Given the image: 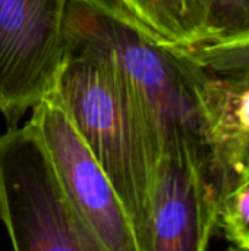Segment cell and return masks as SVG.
Returning <instances> with one entry per match:
<instances>
[{"instance_id": "6da1fadb", "label": "cell", "mask_w": 249, "mask_h": 251, "mask_svg": "<svg viewBox=\"0 0 249 251\" xmlns=\"http://www.w3.org/2000/svg\"><path fill=\"white\" fill-rule=\"evenodd\" d=\"M50 91L113 184L138 251H150V203L161 146L135 84L110 53L68 41Z\"/></svg>"}, {"instance_id": "7a4b0ae2", "label": "cell", "mask_w": 249, "mask_h": 251, "mask_svg": "<svg viewBox=\"0 0 249 251\" xmlns=\"http://www.w3.org/2000/svg\"><path fill=\"white\" fill-rule=\"evenodd\" d=\"M0 219L18 251H103L31 121L0 135Z\"/></svg>"}, {"instance_id": "3957f363", "label": "cell", "mask_w": 249, "mask_h": 251, "mask_svg": "<svg viewBox=\"0 0 249 251\" xmlns=\"http://www.w3.org/2000/svg\"><path fill=\"white\" fill-rule=\"evenodd\" d=\"M69 0H0V113L9 126L54 85Z\"/></svg>"}, {"instance_id": "277c9868", "label": "cell", "mask_w": 249, "mask_h": 251, "mask_svg": "<svg viewBox=\"0 0 249 251\" xmlns=\"http://www.w3.org/2000/svg\"><path fill=\"white\" fill-rule=\"evenodd\" d=\"M29 121L38 128L73 209L103 251H138L122 200L59 96L47 93L31 109Z\"/></svg>"}, {"instance_id": "5b68a950", "label": "cell", "mask_w": 249, "mask_h": 251, "mask_svg": "<svg viewBox=\"0 0 249 251\" xmlns=\"http://www.w3.org/2000/svg\"><path fill=\"white\" fill-rule=\"evenodd\" d=\"M216 178L186 153L163 154L150 203V251L207 250L217 234Z\"/></svg>"}, {"instance_id": "8992f818", "label": "cell", "mask_w": 249, "mask_h": 251, "mask_svg": "<svg viewBox=\"0 0 249 251\" xmlns=\"http://www.w3.org/2000/svg\"><path fill=\"white\" fill-rule=\"evenodd\" d=\"M160 43L189 47L198 37L194 0H114Z\"/></svg>"}, {"instance_id": "52a82bcc", "label": "cell", "mask_w": 249, "mask_h": 251, "mask_svg": "<svg viewBox=\"0 0 249 251\" xmlns=\"http://www.w3.org/2000/svg\"><path fill=\"white\" fill-rule=\"evenodd\" d=\"M175 49L222 79L236 93L249 88V34L226 41L198 43Z\"/></svg>"}, {"instance_id": "ba28073f", "label": "cell", "mask_w": 249, "mask_h": 251, "mask_svg": "<svg viewBox=\"0 0 249 251\" xmlns=\"http://www.w3.org/2000/svg\"><path fill=\"white\" fill-rule=\"evenodd\" d=\"M198 43L226 41L249 34V0H194Z\"/></svg>"}, {"instance_id": "9c48e42d", "label": "cell", "mask_w": 249, "mask_h": 251, "mask_svg": "<svg viewBox=\"0 0 249 251\" xmlns=\"http://www.w3.org/2000/svg\"><path fill=\"white\" fill-rule=\"evenodd\" d=\"M217 232L236 250L249 251V176L236 179L219 199Z\"/></svg>"}, {"instance_id": "30bf717a", "label": "cell", "mask_w": 249, "mask_h": 251, "mask_svg": "<svg viewBox=\"0 0 249 251\" xmlns=\"http://www.w3.org/2000/svg\"><path fill=\"white\" fill-rule=\"evenodd\" d=\"M235 115L239 128L249 135V88H244L238 93L236 104H235Z\"/></svg>"}, {"instance_id": "8fae6325", "label": "cell", "mask_w": 249, "mask_h": 251, "mask_svg": "<svg viewBox=\"0 0 249 251\" xmlns=\"http://www.w3.org/2000/svg\"><path fill=\"white\" fill-rule=\"evenodd\" d=\"M242 163H245V165H249V135L248 138H247V141H245V147H244V151H242Z\"/></svg>"}, {"instance_id": "7c38bea8", "label": "cell", "mask_w": 249, "mask_h": 251, "mask_svg": "<svg viewBox=\"0 0 249 251\" xmlns=\"http://www.w3.org/2000/svg\"><path fill=\"white\" fill-rule=\"evenodd\" d=\"M248 176H249V172H248Z\"/></svg>"}]
</instances>
